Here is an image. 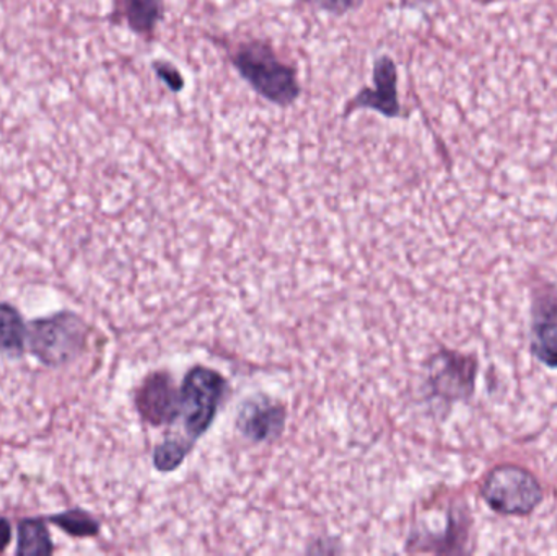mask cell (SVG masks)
Returning <instances> with one entry per match:
<instances>
[{
  "instance_id": "obj_1",
  "label": "cell",
  "mask_w": 557,
  "mask_h": 556,
  "mask_svg": "<svg viewBox=\"0 0 557 556\" xmlns=\"http://www.w3.org/2000/svg\"><path fill=\"white\" fill-rule=\"evenodd\" d=\"M234 62L242 77L268 100L282 107L297 100L300 87L294 69L282 64L267 42L253 41L242 46Z\"/></svg>"
},
{
  "instance_id": "obj_2",
  "label": "cell",
  "mask_w": 557,
  "mask_h": 556,
  "mask_svg": "<svg viewBox=\"0 0 557 556\" xmlns=\"http://www.w3.org/2000/svg\"><path fill=\"white\" fill-rule=\"evenodd\" d=\"M225 381L211 369L196 368L186 375L180 391L178 411L189 443H195L211 427L224 397Z\"/></svg>"
},
{
  "instance_id": "obj_3",
  "label": "cell",
  "mask_w": 557,
  "mask_h": 556,
  "mask_svg": "<svg viewBox=\"0 0 557 556\" xmlns=\"http://www.w3.org/2000/svg\"><path fill=\"white\" fill-rule=\"evenodd\" d=\"M84 325L74 313H58L33 322L29 332L32 353L42 365L59 368L77 358L84 348Z\"/></svg>"
},
{
  "instance_id": "obj_4",
  "label": "cell",
  "mask_w": 557,
  "mask_h": 556,
  "mask_svg": "<svg viewBox=\"0 0 557 556\" xmlns=\"http://www.w3.org/2000/svg\"><path fill=\"white\" fill-rule=\"evenodd\" d=\"M483 496L494 511L507 516L530 515L542 502L539 482L520 467L494 470L484 483Z\"/></svg>"
},
{
  "instance_id": "obj_5",
  "label": "cell",
  "mask_w": 557,
  "mask_h": 556,
  "mask_svg": "<svg viewBox=\"0 0 557 556\" xmlns=\"http://www.w3.org/2000/svg\"><path fill=\"white\" fill-rule=\"evenodd\" d=\"M180 392L173 388L165 374H156L147 379L137 394V408L144 420L152 424H162L176 418Z\"/></svg>"
},
{
  "instance_id": "obj_6",
  "label": "cell",
  "mask_w": 557,
  "mask_h": 556,
  "mask_svg": "<svg viewBox=\"0 0 557 556\" xmlns=\"http://www.w3.org/2000/svg\"><path fill=\"white\" fill-rule=\"evenodd\" d=\"M375 90H366L357 98L354 107H366L379 110L386 116H395L398 111L396 100L395 64L388 58H382L375 64Z\"/></svg>"
},
{
  "instance_id": "obj_7",
  "label": "cell",
  "mask_w": 557,
  "mask_h": 556,
  "mask_svg": "<svg viewBox=\"0 0 557 556\" xmlns=\"http://www.w3.org/2000/svg\"><path fill=\"white\" fill-rule=\"evenodd\" d=\"M533 351L540 361L557 368V299L545 300L535 310Z\"/></svg>"
},
{
  "instance_id": "obj_8",
  "label": "cell",
  "mask_w": 557,
  "mask_h": 556,
  "mask_svg": "<svg viewBox=\"0 0 557 556\" xmlns=\"http://www.w3.org/2000/svg\"><path fill=\"white\" fill-rule=\"evenodd\" d=\"M282 427V411L270 405H250L242 413L240 428L247 436L255 441L268 440L278 433Z\"/></svg>"
},
{
  "instance_id": "obj_9",
  "label": "cell",
  "mask_w": 557,
  "mask_h": 556,
  "mask_svg": "<svg viewBox=\"0 0 557 556\" xmlns=\"http://www.w3.org/2000/svg\"><path fill=\"white\" fill-rule=\"evenodd\" d=\"M26 329L15 307L0 304V353L22 356L25 349Z\"/></svg>"
},
{
  "instance_id": "obj_10",
  "label": "cell",
  "mask_w": 557,
  "mask_h": 556,
  "mask_svg": "<svg viewBox=\"0 0 557 556\" xmlns=\"http://www.w3.org/2000/svg\"><path fill=\"white\" fill-rule=\"evenodd\" d=\"M52 548L51 535L46 529L45 522L39 519H25L18 526V555H51Z\"/></svg>"
},
{
  "instance_id": "obj_11",
  "label": "cell",
  "mask_w": 557,
  "mask_h": 556,
  "mask_svg": "<svg viewBox=\"0 0 557 556\" xmlns=\"http://www.w3.org/2000/svg\"><path fill=\"white\" fill-rule=\"evenodd\" d=\"M162 13L160 0H127V16L137 32H149L159 22Z\"/></svg>"
},
{
  "instance_id": "obj_12",
  "label": "cell",
  "mask_w": 557,
  "mask_h": 556,
  "mask_svg": "<svg viewBox=\"0 0 557 556\" xmlns=\"http://www.w3.org/2000/svg\"><path fill=\"white\" fill-rule=\"evenodd\" d=\"M51 521L62 531L67 532L69 535H74V538H91V535H97L98 529H100V526L91 516H88L87 512L77 511V509L54 516Z\"/></svg>"
},
{
  "instance_id": "obj_13",
  "label": "cell",
  "mask_w": 557,
  "mask_h": 556,
  "mask_svg": "<svg viewBox=\"0 0 557 556\" xmlns=\"http://www.w3.org/2000/svg\"><path fill=\"white\" fill-rule=\"evenodd\" d=\"M354 2L356 0H320L321 5L333 13L347 12L354 5Z\"/></svg>"
},
{
  "instance_id": "obj_14",
  "label": "cell",
  "mask_w": 557,
  "mask_h": 556,
  "mask_svg": "<svg viewBox=\"0 0 557 556\" xmlns=\"http://www.w3.org/2000/svg\"><path fill=\"white\" fill-rule=\"evenodd\" d=\"M10 539H12V528L7 519H0V554L9 547Z\"/></svg>"
}]
</instances>
